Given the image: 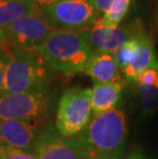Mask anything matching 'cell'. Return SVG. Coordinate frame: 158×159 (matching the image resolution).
<instances>
[{"instance_id":"14","label":"cell","mask_w":158,"mask_h":159,"mask_svg":"<svg viewBox=\"0 0 158 159\" xmlns=\"http://www.w3.org/2000/svg\"><path fill=\"white\" fill-rule=\"evenodd\" d=\"M34 3H24L13 0H0V29H5L23 16L38 13Z\"/></svg>"},{"instance_id":"20","label":"cell","mask_w":158,"mask_h":159,"mask_svg":"<svg viewBox=\"0 0 158 159\" xmlns=\"http://www.w3.org/2000/svg\"><path fill=\"white\" fill-rule=\"evenodd\" d=\"M100 13H105L109 9L114 0H89Z\"/></svg>"},{"instance_id":"9","label":"cell","mask_w":158,"mask_h":159,"mask_svg":"<svg viewBox=\"0 0 158 159\" xmlns=\"http://www.w3.org/2000/svg\"><path fill=\"white\" fill-rule=\"evenodd\" d=\"M142 28L136 24L122 27H108L95 23L77 32L85 40L93 53H114Z\"/></svg>"},{"instance_id":"25","label":"cell","mask_w":158,"mask_h":159,"mask_svg":"<svg viewBox=\"0 0 158 159\" xmlns=\"http://www.w3.org/2000/svg\"><path fill=\"white\" fill-rule=\"evenodd\" d=\"M0 159H6L4 147H3L1 144H0Z\"/></svg>"},{"instance_id":"17","label":"cell","mask_w":158,"mask_h":159,"mask_svg":"<svg viewBox=\"0 0 158 159\" xmlns=\"http://www.w3.org/2000/svg\"><path fill=\"white\" fill-rule=\"evenodd\" d=\"M133 82L139 85H148V86H158V68L151 67L141 71L134 77Z\"/></svg>"},{"instance_id":"7","label":"cell","mask_w":158,"mask_h":159,"mask_svg":"<svg viewBox=\"0 0 158 159\" xmlns=\"http://www.w3.org/2000/svg\"><path fill=\"white\" fill-rule=\"evenodd\" d=\"M3 30L7 39L8 47L37 52L53 28L38 12L23 16Z\"/></svg>"},{"instance_id":"4","label":"cell","mask_w":158,"mask_h":159,"mask_svg":"<svg viewBox=\"0 0 158 159\" xmlns=\"http://www.w3.org/2000/svg\"><path fill=\"white\" fill-rule=\"evenodd\" d=\"M92 89L73 87L60 99L56 128L65 137H77L92 120Z\"/></svg>"},{"instance_id":"3","label":"cell","mask_w":158,"mask_h":159,"mask_svg":"<svg viewBox=\"0 0 158 159\" xmlns=\"http://www.w3.org/2000/svg\"><path fill=\"white\" fill-rule=\"evenodd\" d=\"M90 154L121 156L127 136L126 116L122 110L114 109L93 116L79 134Z\"/></svg>"},{"instance_id":"28","label":"cell","mask_w":158,"mask_h":159,"mask_svg":"<svg viewBox=\"0 0 158 159\" xmlns=\"http://www.w3.org/2000/svg\"><path fill=\"white\" fill-rule=\"evenodd\" d=\"M157 23H158V16H157Z\"/></svg>"},{"instance_id":"10","label":"cell","mask_w":158,"mask_h":159,"mask_svg":"<svg viewBox=\"0 0 158 159\" xmlns=\"http://www.w3.org/2000/svg\"><path fill=\"white\" fill-rule=\"evenodd\" d=\"M40 124L30 121H0V144L6 148L35 153L40 138Z\"/></svg>"},{"instance_id":"12","label":"cell","mask_w":158,"mask_h":159,"mask_svg":"<svg viewBox=\"0 0 158 159\" xmlns=\"http://www.w3.org/2000/svg\"><path fill=\"white\" fill-rule=\"evenodd\" d=\"M139 44L132 63L124 69L122 72L127 81H133L138 73L147 68L155 67L158 68V60L156 59L155 50L153 43L151 41L144 30L139 32Z\"/></svg>"},{"instance_id":"1","label":"cell","mask_w":158,"mask_h":159,"mask_svg":"<svg viewBox=\"0 0 158 159\" xmlns=\"http://www.w3.org/2000/svg\"><path fill=\"white\" fill-rule=\"evenodd\" d=\"M37 52L42 56L50 70L68 75L84 72L95 55L77 32L56 29L50 32Z\"/></svg>"},{"instance_id":"13","label":"cell","mask_w":158,"mask_h":159,"mask_svg":"<svg viewBox=\"0 0 158 159\" xmlns=\"http://www.w3.org/2000/svg\"><path fill=\"white\" fill-rule=\"evenodd\" d=\"M84 73L95 82L122 81L119 65L113 53H95L87 64Z\"/></svg>"},{"instance_id":"22","label":"cell","mask_w":158,"mask_h":159,"mask_svg":"<svg viewBox=\"0 0 158 159\" xmlns=\"http://www.w3.org/2000/svg\"><path fill=\"white\" fill-rule=\"evenodd\" d=\"M127 159H147V157L142 149L136 148L130 152V154L129 155Z\"/></svg>"},{"instance_id":"27","label":"cell","mask_w":158,"mask_h":159,"mask_svg":"<svg viewBox=\"0 0 158 159\" xmlns=\"http://www.w3.org/2000/svg\"><path fill=\"white\" fill-rule=\"evenodd\" d=\"M152 159H158V157H154V158H152Z\"/></svg>"},{"instance_id":"8","label":"cell","mask_w":158,"mask_h":159,"mask_svg":"<svg viewBox=\"0 0 158 159\" xmlns=\"http://www.w3.org/2000/svg\"><path fill=\"white\" fill-rule=\"evenodd\" d=\"M38 159H88L90 152L80 136L65 137L48 125L35 149Z\"/></svg>"},{"instance_id":"16","label":"cell","mask_w":158,"mask_h":159,"mask_svg":"<svg viewBox=\"0 0 158 159\" xmlns=\"http://www.w3.org/2000/svg\"><path fill=\"white\" fill-rule=\"evenodd\" d=\"M143 118L158 111V86L139 85Z\"/></svg>"},{"instance_id":"5","label":"cell","mask_w":158,"mask_h":159,"mask_svg":"<svg viewBox=\"0 0 158 159\" xmlns=\"http://www.w3.org/2000/svg\"><path fill=\"white\" fill-rule=\"evenodd\" d=\"M38 11L52 28L71 32L82 31L101 18L89 0H61Z\"/></svg>"},{"instance_id":"18","label":"cell","mask_w":158,"mask_h":159,"mask_svg":"<svg viewBox=\"0 0 158 159\" xmlns=\"http://www.w3.org/2000/svg\"><path fill=\"white\" fill-rule=\"evenodd\" d=\"M6 159H38L35 153H28L21 150H16L4 147Z\"/></svg>"},{"instance_id":"11","label":"cell","mask_w":158,"mask_h":159,"mask_svg":"<svg viewBox=\"0 0 158 159\" xmlns=\"http://www.w3.org/2000/svg\"><path fill=\"white\" fill-rule=\"evenodd\" d=\"M122 81L95 82L92 89V110L93 116L114 109L121 99Z\"/></svg>"},{"instance_id":"23","label":"cell","mask_w":158,"mask_h":159,"mask_svg":"<svg viewBox=\"0 0 158 159\" xmlns=\"http://www.w3.org/2000/svg\"><path fill=\"white\" fill-rule=\"evenodd\" d=\"M8 48L7 39L3 29H0V50H6Z\"/></svg>"},{"instance_id":"6","label":"cell","mask_w":158,"mask_h":159,"mask_svg":"<svg viewBox=\"0 0 158 159\" xmlns=\"http://www.w3.org/2000/svg\"><path fill=\"white\" fill-rule=\"evenodd\" d=\"M45 90L0 97V121L18 120L41 123L47 112Z\"/></svg>"},{"instance_id":"24","label":"cell","mask_w":158,"mask_h":159,"mask_svg":"<svg viewBox=\"0 0 158 159\" xmlns=\"http://www.w3.org/2000/svg\"><path fill=\"white\" fill-rule=\"evenodd\" d=\"M88 159H121V156L109 154H90Z\"/></svg>"},{"instance_id":"2","label":"cell","mask_w":158,"mask_h":159,"mask_svg":"<svg viewBox=\"0 0 158 159\" xmlns=\"http://www.w3.org/2000/svg\"><path fill=\"white\" fill-rule=\"evenodd\" d=\"M4 52L8 62L2 94L45 90L50 78V68L38 52L11 47Z\"/></svg>"},{"instance_id":"19","label":"cell","mask_w":158,"mask_h":159,"mask_svg":"<svg viewBox=\"0 0 158 159\" xmlns=\"http://www.w3.org/2000/svg\"><path fill=\"white\" fill-rule=\"evenodd\" d=\"M7 56L4 50H0V97L3 93V89H4V81H5V72L6 66H7Z\"/></svg>"},{"instance_id":"21","label":"cell","mask_w":158,"mask_h":159,"mask_svg":"<svg viewBox=\"0 0 158 159\" xmlns=\"http://www.w3.org/2000/svg\"><path fill=\"white\" fill-rule=\"evenodd\" d=\"M61 1V0H33L34 4L40 8H45V7H48V6L55 4V3Z\"/></svg>"},{"instance_id":"26","label":"cell","mask_w":158,"mask_h":159,"mask_svg":"<svg viewBox=\"0 0 158 159\" xmlns=\"http://www.w3.org/2000/svg\"><path fill=\"white\" fill-rule=\"evenodd\" d=\"M13 1L24 2V3H34V2H33V0H13Z\"/></svg>"},{"instance_id":"15","label":"cell","mask_w":158,"mask_h":159,"mask_svg":"<svg viewBox=\"0 0 158 159\" xmlns=\"http://www.w3.org/2000/svg\"><path fill=\"white\" fill-rule=\"evenodd\" d=\"M132 0H114L112 4L96 23L108 27H118L129 11Z\"/></svg>"}]
</instances>
